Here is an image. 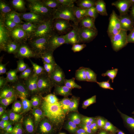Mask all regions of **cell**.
<instances>
[{
	"mask_svg": "<svg viewBox=\"0 0 134 134\" xmlns=\"http://www.w3.org/2000/svg\"><path fill=\"white\" fill-rule=\"evenodd\" d=\"M78 28L80 30L84 29H96L107 31L111 37L117 38L118 32L113 25L109 11L93 8L81 14Z\"/></svg>",
	"mask_w": 134,
	"mask_h": 134,
	"instance_id": "obj_1",
	"label": "cell"
},
{
	"mask_svg": "<svg viewBox=\"0 0 134 134\" xmlns=\"http://www.w3.org/2000/svg\"><path fill=\"white\" fill-rule=\"evenodd\" d=\"M80 31L77 27L67 30L58 36L46 55L52 59L78 53L80 46Z\"/></svg>",
	"mask_w": 134,
	"mask_h": 134,
	"instance_id": "obj_2",
	"label": "cell"
},
{
	"mask_svg": "<svg viewBox=\"0 0 134 134\" xmlns=\"http://www.w3.org/2000/svg\"><path fill=\"white\" fill-rule=\"evenodd\" d=\"M77 53L52 58L46 62V71L58 87L74 76L73 60Z\"/></svg>",
	"mask_w": 134,
	"mask_h": 134,
	"instance_id": "obj_3",
	"label": "cell"
},
{
	"mask_svg": "<svg viewBox=\"0 0 134 134\" xmlns=\"http://www.w3.org/2000/svg\"><path fill=\"white\" fill-rule=\"evenodd\" d=\"M43 10L46 18L62 23L74 24L79 22L81 14L70 11L65 7L62 1H42Z\"/></svg>",
	"mask_w": 134,
	"mask_h": 134,
	"instance_id": "obj_4",
	"label": "cell"
},
{
	"mask_svg": "<svg viewBox=\"0 0 134 134\" xmlns=\"http://www.w3.org/2000/svg\"><path fill=\"white\" fill-rule=\"evenodd\" d=\"M21 82L22 86L29 89H44L47 86L58 87L46 71L36 65L30 66L26 77Z\"/></svg>",
	"mask_w": 134,
	"mask_h": 134,
	"instance_id": "obj_5",
	"label": "cell"
},
{
	"mask_svg": "<svg viewBox=\"0 0 134 134\" xmlns=\"http://www.w3.org/2000/svg\"><path fill=\"white\" fill-rule=\"evenodd\" d=\"M73 113L82 129L96 127L98 119L97 111L93 103L86 97L84 98L79 107Z\"/></svg>",
	"mask_w": 134,
	"mask_h": 134,
	"instance_id": "obj_6",
	"label": "cell"
},
{
	"mask_svg": "<svg viewBox=\"0 0 134 134\" xmlns=\"http://www.w3.org/2000/svg\"><path fill=\"white\" fill-rule=\"evenodd\" d=\"M97 66H100L96 53L79 51L73 60L74 76L81 77L90 70Z\"/></svg>",
	"mask_w": 134,
	"mask_h": 134,
	"instance_id": "obj_7",
	"label": "cell"
},
{
	"mask_svg": "<svg viewBox=\"0 0 134 134\" xmlns=\"http://www.w3.org/2000/svg\"><path fill=\"white\" fill-rule=\"evenodd\" d=\"M1 29L0 33V71L1 76H7L9 67L16 60L14 46L8 40L7 36Z\"/></svg>",
	"mask_w": 134,
	"mask_h": 134,
	"instance_id": "obj_8",
	"label": "cell"
},
{
	"mask_svg": "<svg viewBox=\"0 0 134 134\" xmlns=\"http://www.w3.org/2000/svg\"><path fill=\"white\" fill-rule=\"evenodd\" d=\"M109 43L102 50L96 53L100 66L108 68L121 64L118 53L117 47L119 41L116 38H108Z\"/></svg>",
	"mask_w": 134,
	"mask_h": 134,
	"instance_id": "obj_9",
	"label": "cell"
},
{
	"mask_svg": "<svg viewBox=\"0 0 134 134\" xmlns=\"http://www.w3.org/2000/svg\"><path fill=\"white\" fill-rule=\"evenodd\" d=\"M57 134H77L82 129L70 109L57 114Z\"/></svg>",
	"mask_w": 134,
	"mask_h": 134,
	"instance_id": "obj_10",
	"label": "cell"
},
{
	"mask_svg": "<svg viewBox=\"0 0 134 134\" xmlns=\"http://www.w3.org/2000/svg\"><path fill=\"white\" fill-rule=\"evenodd\" d=\"M104 32L96 29H83L80 34V41L89 50H97L105 44L108 40Z\"/></svg>",
	"mask_w": 134,
	"mask_h": 134,
	"instance_id": "obj_11",
	"label": "cell"
},
{
	"mask_svg": "<svg viewBox=\"0 0 134 134\" xmlns=\"http://www.w3.org/2000/svg\"><path fill=\"white\" fill-rule=\"evenodd\" d=\"M30 22L32 27L40 33L55 37H58L67 30L65 24L48 18L30 21Z\"/></svg>",
	"mask_w": 134,
	"mask_h": 134,
	"instance_id": "obj_12",
	"label": "cell"
},
{
	"mask_svg": "<svg viewBox=\"0 0 134 134\" xmlns=\"http://www.w3.org/2000/svg\"><path fill=\"white\" fill-rule=\"evenodd\" d=\"M15 50L21 61L28 65L37 59L41 54L31 38L17 46Z\"/></svg>",
	"mask_w": 134,
	"mask_h": 134,
	"instance_id": "obj_13",
	"label": "cell"
},
{
	"mask_svg": "<svg viewBox=\"0 0 134 134\" xmlns=\"http://www.w3.org/2000/svg\"><path fill=\"white\" fill-rule=\"evenodd\" d=\"M57 114L49 109L44 116L37 120V125L42 134H57Z\"/></svg>",
	"mask_w": 134,
	"mask_h": 134,
	"instance_id": "obj_14",
	"label": "cell"
},
{
	"mask_svg": "<svg viewBox=\"0 0 134 134\" xmlns=\"http://www.w3.org/2000/svg\"><path fill=\"white\" fill-rule=\"evenodd\" d=\"M117 50L121 64H134V43L120 40Z\"/></svg>",
	"mask_w": 134,
	"mask_h": 134,
	"instance_id": "obj_15",
	"label": "cell"
},
{
	"mask_svg": "<svg viewBox=\"0 0 134 134\" xmlns=\"http://www.w3.org/2000/svg\"><path fill=\"white\" fill-rule=\"evenodd\" d=\"M30 65L16 60L9 67L7 76L12 80L23 81L26 77Z\"/></svg>",
	"mask_w": 134,
	"mask_h": 134,
	"instance_id": "obj_16",
	"label": "cell"
},
{
	"mask_svg": "<svg viewBox=\"0 0 134 134\" xmlns=\"http://www.w3.org/2000/svg\"><path fill=\"white\" fill-rule=\"evenodd\" d=\"M57 37L46 34L39 33L31 38L41 53H46L53 47Z\"/></svg>",
	"mask_w": 134,
	"mask_h": 134,
	"instance_id": "obj_17",
	"label": "cell"
},
{
	"mask_svg": "<svg viewBox=\"0 0 134 134\" xmlns=\"http://www.w3.org/2000/svg\"><path fill=\"white\" fill-rule=\"evenodd\" d=\"M79 77L73 76L61 84L65 94L83 98L85 97L80 83Z\"/></svg>",
	"mask_w": 134,
	"mask_h": 134,
	"instance_id": "obj_18",
	"label": "cell"
},
{
	"mask_svg": "<svg viewBox=\"0 0 134 134\" xmlns=\"http://www.w3.org/2000/svg\"><path fill=\"white\" fill-rule=\"evenodd\" d=\"M8 29L14 30L25 36H29L35 34L31 29L30 21L18 16L10 21L8 24Z\"/></svg>",
	"mask_w": 134,
	"mask_h": 134,
	"instance_id": "obj_19",
	"label": "cell"
},
{
	"mask_svg": "<svg viewBox=\"0 0 134 134\" xmlns=\"http://www.w3.org/2000/svg\"><path fill=\"white\" fill-rule=\"evenodd\" d=\"M110 19L118 34L127 25L129 24L130 14L125 13L111 9L109 10Z\"/></svg>",
	"mask_w": 134,
	"mask_h": 134,
	"instance_id": "obj_20",
	"label": "cell"
},
{
	"mask_svg": "<svg viewBox=\"0 0 134 134\" xmlns=\"http://www.w3.org/2000/svg\"><path fill=\"white\" fill-rule=\"evenodd\" d=\"M113 117L119 122H129L130 116L129 101L121 100L114 106Z\"/></svg>",
	"mask_w": 134,
	"mask_h": 134,
	"instance_id": "obj_21",
	"label": "cell"
},
{
	"mask_svg": "<svg viewBox=\"0 0 134 134\" xmlns=\"http://www.w3.org/2000/svg\"><path fill=\"white\" fill-rule=\"evenodd\" d=\"M26 109L25 103L16 104L9 109V116L11 124L22 125L28 120L25 113Z\"/></svg>",
	"mask_w": 134,
	"mask_h": 134,
	"instance_id": "obj_22",
	"label": "cell"
},
{
	"mask_svg": "<svg viewBox=\"0 0 134 134\" xmlns=\"http://www.w3.org/2000/svg\"><path fill=\"white\" fill-rule=\"evenodd\" d=\"M62 2L68 9L78 14L85 13L92 8L86 3L85 0H68Z\"/></svg>",
	"mask_w": 134,
	"mask_h": 134,
	"instance_id": "obj_23",
	"label": "cell"
},
{
	"mask_svg": "<svg viewBox=\"0 0 134 134\" xmlns=\"http://www.w3.org/2000/svg\"><path fill=\"white\" fill-rule=\"evenodd\" d=\"M49 100L50 109L57 114L69 110L65 100L52 95L44 89Z\"/></svg>",
	"mask_w": 134,
	"mask_h": 134,
	"instance_id": "obj_24",
	"label": "cell"
},
{
	"mask_svg": "<svg viewBox=\"0 0 134 134\" xmlns=\"http://www.w3.org/2000/svg\"><path fill=\"white\" fill-rule=\"evenodd\" d=\"M113 117L111 116L103 119L98 118L97 120L96 127L106 134L111 133H122V130L113 124Z\"/></svg>",
	"mask_w": 134,
	"mask_h": 134,
	"instance_id": "obj_25",
	"label": "cell"
},
{
	"mask_svg": "<svg viewBox=\"0 0 134 134\" xmlns=\"http://www.w3.org/2000/svg\"><path fill=\"white\" fill-rule=\"evenodd\" d=\"M18 6L20 10L27 15H35L38 12L37 3L34 0H19Z\"/></svg>",
	"mask_w": 134,
	"mask_h": 134,
	"instance_id": "obj_26",
	"label": "cell"
},
{
	"mask_svg": "<svg viewBox=\"0 0 134 134\" xmlns=\"http://www.w3.org/2000/svg\"><path fill=\"white\" fill-rule=\"evenodd\" d=\"M0 15L2 20L8 24L18 17L15 10L7 3L2 1L0 2Z\"/></svg>",
	"mask_w": 134,
	"mask_h": 134,
	"instance_id": "obj_27",
	"label": "cell"
},
{
	"mask_svg": "<svg viewBox=\"0 0 134 134\" xmlns=\"http://www.w3.org/2000/svg\"><path fill=\"white\" fill-rule=\"evenodd\" d=\"M25 102L26 108H32L36 107L43 100L41 96L36 93L35 89H29L25 92Z\"/></svg>",
	"mask_w": 134,
	"mask_h": 134,
	"instance_id": "obj_28",
	"label": "cell"
},
{
	"mask_svg": "<svg viewBox=\"0 0 134 134\" xmlns=\"http://www.w3.org/2000/svg\"><path fill=\"white\" fill-rule=\"evenodd\" d=\"M7 37L10 42L12 43L13 46H15V47L31 38L29 36H25L18 32L9 29L8 30Z\"/></svg>",
	"mask_w": 134,
	"mask_h": 134,
	"instance_id": "obj_29",
	"label": "cell"
},
{
	"mask_svg": "<svg viewBox=\"0 0 134 134\" xmlns=\"http://www.w3.org/2000/svg\"><path fill=\"white\" fill-rule=\"evenodd\" d=\"M113 4L117 10L127 14L134 12V0H119Z\"/></svg>",
	"mask_w": 134,
	"mask_h": 134,
	"instance_id": "obj_30",
	"label": "cell"
},
{
	"mask_svg": "<svg viewBox=\"0 0 134 134\" xmlns=\"http://www.w3.org/2000/svg\"><path fill=\"white\" fill-rule=\"evenodd\" d=\"M88 5L95 9L109 11L111 9V5L115 0H85Z\"/></svg>",
	"mask_w": 134,
	"mask_h": 134,
	"instance_id": "obj_31",
	"label": "cell"
},
{
	"mask_svg": "<svg viewBox=\"0 0 134 134\" xmlns=\"http://www.w3.org/2000/svg\"><path fill=\"white\" fill-rule=\"evenodd\" d=\"M121 41L134 43V25H127L119 32Z\"/></svg>",
	"mask_w": 134,
	"mask_h": 134,
	"instance_id": "obj_32",
	"label": "cell"
},
{
	"mask_svg": "<svg viewBox=\"0 0 134 134\" xmlns=\"http://www.w3.org/2000/svg\"><path fill=\"white\" fill-rule=\"evenodd\" d=\"M21 125L19 129L22 134H42L36 122L28 120L26 122Z\"/></svg>",
	"mask_w": 134,
	"mask_h": 134,
	"instance_id": "obj_33",
	"label": "cell"
},
{
	"mask_svg": "<svg viewBox=\"0 0 134 134\" xmlns=\"http://www.w3.org/2000/svg\"><path fill=\"white\" fill-rule=\"evenodd\" d=\"M108 68L107 74L111 79L118 78L122 76L130 70L129 67L127 66H114Z\"/></svg>",
	"mask_w": 134,
	"mask_h": 134,
	"instance_id": "obj_34",
	"label": "cell"
},
{
	"mask_svg": "<svg viewBox=\"0 0 134 134\" xmlns=\"http://www.w3.org/2000/svg\"><path fill=\"white\" fill-rule=\"evenodd\" d=\"M65 101L67 105L72 113H74L79 107L84 98L65 94Z\"/></svg>",
	"mask_w": 134,
	"mask_h": 134,
	"instance_id": "obj_35",
	"label": "cell"
},
{
	"mask_svg": "<svg viewBox=\"0 0 134 134\" xmlns=\"http://www.w3.org/2000/svg\"><path fill=\"white\" fill-rule=\"evenodd\" d=\"M1 91L0 94V112L2 113L8 110L9 108V98L12 95V93L9 96H3L2 92Z\"/></svg>",
	"mask_w": 134,
	"mask_h": 134,
	"instance_id": "obj_36",
	"label": "cell"
},
{
	"mask_svg": "<svg viewBox=\"0 0 134 134\" xmlns=\"http://www.w3.org/2000/svg\"><path fill=\"white\" fill-rule=\"evenodd\" d=\"M11 122L9 117L5 115H0V132L2 133L5 130L10 127Z\"/></svg>",
	"mask_w": 134,
	"mask_h": 134,
	"instance_id": "obj_37",
	"label": "cell"
},
{
	"mask_svg": "<svg viewBox=\"0 0 134 134\" xmlns=\"http://www.w3.org/2000/svg\"><path fill=\"white\" fill-rule=\"evenodd\" d=\"M44 115L41 112L37 106L36 107L32 108L30 111L29 117L32 119H36L37 120Z\"/></svg>",
	"mask_w": 134,
	"mask_h": 134,
	"instance_id": "obj_38",
	"label": "cell"
},
{
	"mask_svg": "<svg viewBox=\"0 0 134 134\" xmlns=\"http://www.w3.org/2000/svg\"><path fill=\"white\" fill-rule=\"evenodd\" d=\"M82 130V134H107L103 133L97 127L84 128Z\"/></svg>",
	"mask_w": 134,
	"mask_h": 134,
	"instance_id": "obj_39",
	"label": "cell"
},
{
	"mask_svg": "<svg viewBox=\"0 0 134 134\" xmlns=\"http://www.w3.org/2000/svg\"><path fill=\"white\" fill-rule=\"evenodd\" d=\"M129 108L130 116V122L134 123V102L129 101Z\"/></svg>",
	"mask_w": 134,
	"mask_h": 134,
	"instance_id": "obj_40",
	"label": "cell"
},
{
	"mask_svg": "<svg viewBox=\"0 0 134 134\" xmlns=\"http://www.w3.org/2000/svg\"><path fill=\"white\" fill-rule=\"evenodd\" d=\"M2 134H22L21 132L19 129H14L13 128L10 127Z\"/></svg>",
	"mask_w": 134,
	"mask_h": 134,
	"instance_id": "obj_41",
	"label": "cell"
},
{
	"mask_svg": "<svg viewBox=\"0 0 134 134\" xmlns=\"http://www.w3.org/2000/svg\"><path fill=\"white\" fill-rule=\"evenodd\" d=\"M129 24L134 25V12L130 14Z\"/></svg>",
	"mask_w": 134,
	"mask_h": 134,
	"instance_id": "obj_42",
	"label": "cell"
}]
</instances>
